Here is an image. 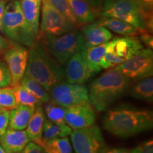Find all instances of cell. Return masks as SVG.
Listing matches in <instances>:
<instances>
[{"instance_id":"6da1fadb","label":"cell","mask_w":153,"mask_h":153,"mask_svg":"<svg viewBox=\"0 0 153 153\" xmlns=\"http://www.w3.org/2000/svg\"><path fill=\"white\" fill-rule=\"evenodd\" d=\"M103 126L114 136L127 138L152 128V112L128 106L116 107L106 113Z\"/></svg>"},{"instance_id":"7a4b0ae2","label":"cell","mask_w":153,"mask_h":153,"mask_svg":"<svg viewBox=\"0 0 153 153\" xmlns=\"http://www.w3.org/2000/svg\"><path fill=\"white\" fill-rule=\"evenodd\" d=\"M25 74L39 82L48 92L63 81L65 70L48 52L44 44L36 41L28 51Z\"/></svg>"},{"instance_id":"3957f363","label":"cell","mask_w":153,"mask_h":153,"mask_svg":"<svg viewBox=\"0 0 153 153\" xmlns=\"http://www.w3.org/2000/svg\"><path fill=\"white\" fill-rule=\"evenodd\" d=\"M131 81L116 68L108 69L89 85L91 106L97 111H104L126 93Z\"/></svg>"},{"instance_id":"277c9868","label":"cell","mask_w":153,"mask_h":153,"mask_svg":"<svg viewBox=\"0 0 153 153\" xmlns=\"http://www.w3.org/2000/svg\"><path fill=\"white\" fill-rule=\"evenodd\" d=\"M99 16L119 19L141 33H152V11L145 9L139 0H104Z\"/></svg>"},{"instance_id":"5b68a950","label":"cell","mask_w":153,"mask_h":153,"mask_svg":"<svg viewBox=\"0 0 153 153\" xmlns=\"http://www.w3.org/2000/svg\"><path fill=\"white\" fill-rule=\"evenodd\" d=\"M2 33L11 43L31 47L37 41L21 9L19 0H11L5 7L2 22Z\"/></svg>"},{"instance_id":"8992f818","label":"cell","mask_w":153,"mask_h":153,"mask_svg":"<svg viewBox=\"0 0 153 153\" xmlns=\"http://www.w3.org/2000/svg\"><path fill=\"white\" fill-rule=\"evenodd\" d=\"M39 38L60 65L66 64L73 55L85 50L83 34L76 29L58 36L42 35Z\"/></svg>"},{"instance_id":"52a82bcc","label":"cell","mask_w":153,"mask_h":153,"mask_svg":"<svg viewBox=\"0 0 153 153\" xmlns=\"http://www.w3.org/2000/svg\"><path fill=\"white\" fill-rule=\"evenodd\" d=\"M40 20L38 37L42 35L58 36L77 28L65 16L57 11L48 0H42Z\"/></svg>"},{"instance_id":"ba28073f","label":"cell","mask_w":153,"mask_h":153,"mask_svg":"<svg viewBox=\"0 0 153 153\" xmlns=\"http://www.w3.org/2000/svg\"><path fill=\"white\" fill-rule=\"evenodd\" d=\"M49 94L55 102L65 108L78 104H90L89 91L82 84H71L62 81L55 85Z\"/></svg>"},{"instance_id":"9c48e42d","label":"cell","mask_w":153,"mask_h":153,"mask_svg":"<svg viewBox=\"0 0 153 153\" xmlns=\"http://www.w3.org/2000/svg\"><path fill=\"white\" fill-rule=\"evenodd\" d=\"M116 68L131 80H140L152 76V50L144 48L136 55L116 66Z\"/></svg>"},{"instance_id":"30bf717a","label":"cell","mask_w":153,"mask_h":153,"mask_svg":"<svg viewBox=\"0 0 153 153\" xmlns=\"http://www.w3.org/2000/svg\"><path fill=\"white\" fill-rule=\"evenodd\" d=\"M70 136L75 153H100L106 146L101 130L97 126L72 130Z\"/></svg>"},{"instance_id":"8fae6325","label":"cell","mask_w":153,"mask_h":153,"mask_svg":"<svg viewBox=\"0 0 153 153\" xmlns=\"http://www.w3.org/2000/svg\"><path fill=\"white\" fill-rule=\"evenodd\" d=\"M4 53V60L11 76V87L20 84L26 72L28 60V50L24 45L11 43Z\"/></svg>"},{"instance_id":"7c38bea8","label":"cell","mask_w":153,"mask_h":153,"mask_svg":"<svg viewBox=\"0 0 153 153\" xmlns=\"http://www.w3.org/2000/svg\"><path fill=\"white\" fill-rule=\"evenodd\" d=\"M66 64L65 76L68 83L83 84L96 74L86 60L83 52L73 55Z\"/></svg>"},{"instance_id":"4fadbf2b","label":"cell","mask_w":153,"mask_h":153,"mask_svg":"<svg viewBox=\"0 0 153 153\" xmlns=\"http://www.w3.org/2000/svg\"><path fill=\"white\" fill-rule=\"evenodd\" d=\"M96 116L89 105L78 104L66 108L65 121L72 130L85 128L93 126Z\"/></svg>"},{"instance_id":"5bb4252c","label":"cell","mask_w":153,"mask_h":153,"mask_svg":"<svg viewBox=\"0 0 153 153\" xmlns=\"http://www.w3.org/2000/svg\"><path fill=\"white\" fill-rule=\"evenodd\" d=\"M144 48L142 42L137 36L116 37L108 42L106 51L114 53L118 57L128 60Z\"/></svg>"},{"instance_id":"9a60e30c","label":"cell","mask_w":153,"mask_h":153,"mask_svg":"<svg viewBox=\"0 0 153 153\" xmlns=\"http://www.w3.org/2000/svg\"><path fill=\"white\" fill-rule=\"evenodd\" d=\"M81 32L84 36L85 48L106 43L113 38L109 30L94 21L82 26Z\"/></svg>"},{"instance_id":"2e32d148","label":"cell","mask_w":153,"mask_h":153,"mask_svg":"<svg viewBox=\"0 0 153 153\" xmlns=\"http://www.w3.org/2000/svg\"><path fill=\"white\" fill-rule=\"evenodd\" d=\"M30 141L26 132L8 128L0 137V145L6 153H20Z\"/></svg>"},{"instance_id":"e0dca14e","label":"cell","mask_w":153,"mask_h":153,"mask_svg":"<svg viewBox=\"0 0 153 153\" xmlns=\"http://www.w3.org/2000/svg\"><path fill=\"white\" fill-rule=\"evenodd\" d=\"M45 119L46 117L43 106L41 104H38L36 106L35 111L32 115L26 128V132L30 140L41 147H43L44 144L43 128Z\"/></svg>"},{"instance_id":"ac0fdd59","label":"cell","mask_w":153,"mask_h":153,"mask_svg":"<svg viewBox=\"0 0 153 153\" xmlns=\"http://www.w3.org/2000/svg\"><path fill=\"white\" fill-rule=\"evenodd\" d=\"M19 2L26 22L38 38L42 0H19Z\"/></svg>"},{"instance_id":"d6986e66","label":"cell","mask_w":153,"mask_h":153,"mask_svg":"<svg viewBox=\"0 0 153 153\" xmlns=\"http://www.w3.org/2000/svg\"><path fill=\"white\" fill-rule=\"evenodd\" d=\"M36 106H25L18 104L10 111L9 128L23 131L27 127L32 115L35 111Z\"/></svg>"},{"instance_id":"ffe728a7","label":"cell","mask_w":153,"mask_h":153,"mask_svg":"<svg viewBox=\"0 0 153 153\" xmlns=\"http://www.w3.org/2000/svg\"><path fill=\"white\" fill-rule=\"evenodd\" d=\"M98 22L107 29L119 34L120 36H137L141 33L137 28L134 27L133 26L117 19L100 16V19Z\"/></svg>"},{"instance_id":"44dd1931","label":"cell","mask_w":153,"mask_h":153,"mask_svg":"<svg viewBox=\"0 0 153 153\" xmlns=\"http://www.w3.org/2000/svg\"><path fill=\"white\" fill-rule=\"evenodd\" d=\"M72 12L81 25L92 22L98 17L90 6L83 0H68Z\"/></svg>"},{"instance_id":"7402d4cb","label":"cell","mask_w":153,"mask_h":153,"mask_svg":"<svg viewBox=\"0 0 153 153\" xmlns=\"http://www.w3.org/2000/svg\"><path fill=\"white\" fill-rule=\"evenodd\" d=\"M131 95L139 100L152 102L153 101V77L152 76L140 79L132 87Z\"/></svg>"},{"instance_id":"603a6c76","label":"cell","mask_w":153,"mask_h":153,"mask_svg":"<svg viewBox=\"0 0 153 153\" xmlns=\"http://www.w3.org/2000/svg\"><path fill=\"white\" fill-rule=\"evenodd\" d=\"M19 85L22 86L28 91H29L36 98H37L41 104L48 102L51 99V95L49 92L45 90V88L39 82L36 81L33 78L30 77L26 74H24Z\"/></svg>"},{"instance_id":"cb8c5ba5","label":"cell","mask_w":153,"mask_h":153,"mask_svg":"<svg viewBox=\"0 0 153 153\" xmlns=\"http://www.w3.org/2000/svg\"><path fill=\"white\" fill-rule=\"evenodd\" d=\"M107 45H108V42L97 45V46L85 48L83 51L84 56L86 60L87 61L88 64L95 73H98L101 70L100 61L106 52Z\"/></svg>"},{"instance_id":"d4e9b609","label":"cell","mask_w":153,"mask_h":153,"mask_svg":"<svg viewBox=\"0 0 153 153\" xmlns=\"http://www.w3.org/2000/svg\"><path fill=\"white\" fill-rule=\"evenodd\" d=\"M72 129L66 123L57 125L45 119L43 128V140H48L53 138H62L68 137L72 133Z\"/></svg>"},{"instance_id":"484cf974","label":"cell","mask_w":153,"mask_h":153,"mask_svg":"<svg viewBox=\"0 0 153 153\" xmlns=\"http://www.w3.org/2000/svg\"><path fill=\"white\" fill-rule=\"evenodd\" d=\"M42 106L48 120L57 125H62L65 123V115L66 108L57 104L52 99L48 102L45 103Z\"/></svg>"},{"instance_id":"4316f807","label":"cell","mask_w":153,"mask_h":153,"mask_svg":"<svg viewBox=\"0 0 153 153\" xmlns=\"http://www.w3.org/2000/svg\"><path fill=\"white\" fill-rule=\"evenodd\" d=\"M42 148L45 153H72V145L67 137L45 140Z\"/></svg>"},{"instance_id":"83f0119b","label":"cell","mask_w":153,"mask_h":153,"mask_svg":"<svg viewBox=\"0 0 153 153\" xmlns=\"http://www.w3.org/2000/svg\"><path fill=\"white\" fill-rule=\"evenodd\" d=\"M12 87L14 89L17 104L25 105V106H36L38 104H41L37 98H36L33 95H32L29 91H28L20 85Z\"/></svg>"},{"instance_id":"f1b7e54d","label":"cell","mask_w":153,"mask_h":153,"mask_svg":"<svg viewBox=\"0 0 153 153\" xmlns=\"http://www.w3.org/2000/svg\"><path fill=\"white\" fill-rule=\"evenodd\" d=\"M51 4L53 6L57 11L65 16L69 21H70L76 28L82 25L78 22L77 19L74 16L68 0H48Z\"/></svg>"},{"instance_id":"f546056e","label":"cell","mask_w":153,"mask_h":153,"mask_svg":"<svg viewBox=\"0 0 153 153\" xmlns=\"http://www.w3.org/2000/svg\"><path fill=\"white\" fill-rule=\"evenodd\" d=\"M17 105L13 87H0V106L12 109Z\"/></svg>"},{"instance_id":"4dcf8cb0","label":"cell","mask_w":153,"mask_h":153,"mask_svg":"<svg viewBox=\"0 0 153 153\" xmlns=\"http://www.w3.org/2000/svg\"><path fill=\"white\" fill-rule=\"evenodd\" d=\"M125 60L123 59L118 57L114 53L106 51L104 56L102 57V59L100 61V67L101 69L108 70L110 68H116L118 65L123 62Z\"/></svg>"},{"instance_id":"1f68e13d","label":"cell","mask_w":153,"mask_h":153,"mask_svg":"<svg viewBox=\"0 0 153 153\" xmlns=\"http://www.w3.org/2000/svg\"><path fill=\"white\" fill-rule=\"evenodd\" d=\"M11 76L4 60L0 59V87L10 86Z\"/></svg>"},{"instance_id":"d6a6232c","label":"cell","mask_w":153,"mask_h":153,"mask_svg":"<svg viewBox=\"0 0 153 153\" xmlns=\"http://www.w3.org/2000/svg\"><path fill=\"white\" fill-rule=\"evenodd\" d=\"M10 111L7 108L0 109V137L2 136L9 127Z\"/></svg>"},{"instance_id":"836d02e7","label":"cell","mask_w":153,"mask_h":153,"mask_svg":"<svg viewBox=\"0 0 153 153\" xmlns=\"http://www.w3.org/2000/svg\"><path fill=\"white\" fill-rule=\"evenodd\" d=\"M131 153H153L152 140H149L140 143L135 148L132 149Z\"/></svg>"},{"instance_id":"e575fe53","label":"cell","mask_w":153,"mask_h":153,"mask_svg":"<svg viewBox=\"0 0 153 153\" xmlns=\"http://www.w3.org/2000/svg\"><path fill=\"white\" fill-rule=\"evenodd\" d=\"M21 153H45L43 149L39 145L33 142H30L26 145Z\"/></svg>"},{"instance_id":"d590c367","label":"cell","mask_w":153,"mask_h":153,"mask_svg":"<svg viewBox=\"0 0 153 153\" xmlns=\"http://www.w3.org/2000/svg\"><path fill=\"white\" fill-rule=\"evenodd\" d=\"M90 6L94 12L97 16H99L101 9H102L103 4H104V0H83Z\"/></svg>"},{"instance_id":"8d00e7d4","label":"cell","mask_w":153,"mask_h":153,"mask_svg":"<svg viewBox=\"0 0 153 153\" xmlns=\"http://www.w3.org/2000/svg\"><path fill=\"white\" fill-rule=\"evenodd\" d=\"M140 40L148 47V48L152 49L153 47V38L152 33H149L148 31L142 32L139 34Z\"/></svg>"},{"instance_id":"74e56055","label":"cell","mask_w":153,"mask_h":153,"mask_svg":"<svg viewBox=\"0 0 153 153\" xmlns=\"http://www.w3.org/2000/svg\"><path fill=\"white\" fill-rule=\"evenodd\" d=\"M100 153H131V150L126 148H112L105 146Z\"/></svg>"},{"instance_id":"f35d334b","label":"cell","mask_w":153,"mask_h":153,"mask_svg":"<svg viewBox=\"0 0 153 153\" xmlns=\"http://www.w3.org/2000/svg\"><path fill=\"white\" fill-rule=\"evenodd\" d=\"M10 45L11 43H9L8 40L0 34V54L4 52Z\"/></svg>"},{"instance_id":"ab89813d","label":"cell","mask_w":153,"mask_h":153,"mask_svg":"<svg viewBox=\"0 0 153 153\" xmlns=\"http://www.w3.org/2000/svg\"><path fill=\"white\" fill-rule=\"evenodd\" d=\"M8 1H0V32L2 33V22H3V16L4 14L6 5Z\"/></svg>"},{"instance_id":"60d3db41","label":"cell","mask_w":153,"mask_h":153,"mask_svg":"<svg viewBox=\"0 0 153 153\" xmlns=\"http://www.w3.org/2000/svg\"><path fill=\"white\" fill-rule=\"evenodd\" d=\"M139 1L145 9L152 11L153 0H139Z\"/></svg>"},{"instance_id":"b9f144b4","label":"cell","mask_w":153,"mask_h":153,"mask_svg":"<svg viewBox=\"0 0 153 153\" xmlns=\"http://www.w3.org/2000/svg\"><path fill=\"white\" fill-rule=\"evenodd\" d=\"M0 153H6L5 150H4L3 148H2V147H1V145H0Z\"/></svg>"},{"instance_id":"7bdbcfd3","label":"cell","mask_w":153,"mask_h":153,"mask_svg":"<svg viewBox=\"0 0 153 153\" xmlns=\"http://www.w3.org/2000/svg\"><path fill=\"white\" fill-rule=\"evenodd\" d=\"M11 1V0H0V1Z\"/></svg>"},{"instance_id":"ee69618b","label":"cell","mask_w":153,"mask_h":153,"mask_svg":"<svg viewBox=\"0 0 153 153\" xmlns=\"http://www.w3.org/2000/svg\"><path fill=\"white\" fill-rule=\"evenodd\" d=\"M1 108H2V107H1V106H0V109H1Z\"/></svg>"}]
</instances>
